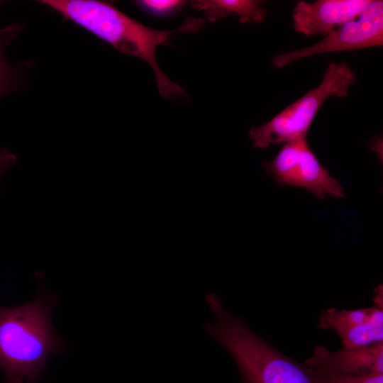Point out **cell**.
<instances>
[{"instance_id": "6da1fadb", "label": "cell", "mask_w": 383, "mask_h": 383, "mask_svg": "<svg viewBox=\"0 0 383 383\" xmlns=\"http://www.w3.org/2000/svg\"><path fill=\"white\" fill-rule=\"evenodd\" d=\"M40 2L121 52L147 62L154 71L162 96L174 99L187 95L180 86L170 80L160 69L155 50L159 45H167L170 35L174 33L198 30L204 24V19L191 18L176 29L157 30L131 18L107 2L95 0H43Z\"/></svg>"}, {"instance_id": "7a4b0ae2", "label": "cell", "mask_w": 383, "mask_h": 383, "mask_svg": "<svg viewBox=\"0 0 383 383\" xmlns=\"http://www.w3.org/2000/svg\"><path fill=\"white\" fill-rule=\"evenodd\" d=\"M53 308V301L43 292L21 305L0 306V367L6 377L33 383L61 350Z\"/></svg>"}, {"instance_id": "3957f363", "label": "cell", "mask_w": 383, "mask_h": 383, "mask_svg": "<svg viewBox=\"0 0 383 383\" xmlns=\"http://www.w3.org/2000/svg\"><path fill=\"white\" fill-rule=\"evenodd\" d=\"M211 309L214 318L205 330L231 355L242 383H314L304 365L270 345L221 301Z\"/></svg>"}, {"instance_id": "277c9868", "label": "cell", "mask_w": 383, "mask_h": 383, "mask_svg": "<svg viewBox=\"0 0 383 383\" xmlns=\"http://www.w3.org/2000/svg\"><path fill=\"white\" fill-rule=\"evenodd\" d=\"M357 78L346 62H331L321 83L289 104L270 121L252 127L248 136L255 148L266 149L271 144L287 143L307 131L324 101L331 96L344 97Z\"/></svg>"}, {"instance_id": "5b68a950", "label": "cell", "mask_w": 383, "mask_h": 383, "mask_svg": "<svg viewBox=\"0 0 383 383\" xmlns=\"http://www.w3.org/2000/svg\"><path fill=\"white\" fill-rule=\"evenodd\" d=\"M263 165L278 184L305 188L319 199L344 196L340 182L320 164L311 149L307 134L285 143L274 158Z\"/></svg>"}, {"instance_id": "8992f818", "label": "cell", "mask_w": 383, "mask_h": 383, "mask_svg": "<svg viewBox=\"0 0 383 383\" xmlns=\"http://www.w3.org/2000/svg\"><path fill=\"white\" fill-rule=\"evenodd\" d=\"M383 44V1L371 0L360 16L349 21L321 40L309 46L289 51L272 59L280 68L312 55L380 46Z\"/></svg>"}, {"instance_id": "52a82bcc", "label": "cell", "mask_w": 383, "mask_h": 383, "mask_svg": "<svg viewBox=\"0 0 383 383\" xmlns=\"http://www.w3.org/2000/svg\"><path fill=\"white\" fill-rule=\"evenodd\" d=\"M318 326L335 331L343 348L365 347L383 342V309L375 305L353 310L331 307L321 312Z\"/></svg>"}, {"instance_id": "ba28073f", "label": "cell", "mask_w": 383, "mask_h": 383, "mask_svg": "<svg viewBox=\"0 0 383 383\" xmlns=\"http://www.w3.org/2000/svg\"><path fill=\"white\" fill-rule=\"evenodd\" d=\"M371 0H317L296 4L293 28L305 35H327L342 24L356 18Z\"/></svg>"}, {"instance_id": "9c48e42d", "label": "cell", "mask_w": 383, "mask_h": 383, "mask_svg": "<svg viewBox=\"0 0 383 383\" xmlns=\"http://www.w3.org/2000/svg\"><path fill=\"white\" fill-rule=\"evenodd\" d=\"M303 365L326 373H383V342L355 349L343 348L335 352L323 345H317L312 357Z\"/></svg>"}, {"instance_id": "30bf717a", "label": "cell", "mask_w": 383, "mask_h": 383, "mask_svg": "<svg viewBox=\"0 0 383 383\" xmlns=\"http://www.w3.org/2000/svg\"><path fill=\"white\" fill-rule=\"evenodd\" d=\"M191 5L204 11L211 22L232 13L238 15L243 23L262 22L267 16V10L257 0H198Z\"/></svg>"}, {"instance_id": "8fae6325", "label": "cell", "mask_w": 383, "mask_h": 383, "mask_svg": "<svg viewBox=\"0 0 383 383\" xmlns=\"http://www.w3.org/2000/svg\"><path fill=\"white\" fill-rule=\"evenodd\" d=\"M20 29L21 26L18 23L0 29V97L14 90L20 84L19 74L9 64L4 53V46L16 36Z\"/></svg>"}, {"instance_id": "7c38bea8", "label": "cell", "mask_w": 383, "mask_h": 383, "mask_svg": "<svg viewBox=\"0 0 383 383\" xmlns=\"http://www.w3.org/2000/svg\"><path fill=\"white\" fill-rule=\"evenodd\" d=\"M306 368L314 383H383V373L334 374Z\"/></svg>"}, {"instance_id": "4fadbf2b", "label": "cell", "mask_w": 383, "mask_h": 383, "mask_svg": "<svg viewBox=\"0 0 383 383\" xmlns=\"http://www.w3.org/2000/svg\"><path fill=\"white\" fill-rule=\"evenodd\" d=\"M138 4L148 11L155 14H166L174 11L184 4L178 0H143Z\"/></svg>"}, {"instance_id": "5bb4252c", "label": "cell", "mask_w": 383, "mask_h": 383, "mask_svg": "<svg viewBox=\"0 0 383 383\" xmlns=\"http://www.w3.org/2000/svg\"><path fill=\"white\" fill-rule=\"evenodd\" d=\"M16 156L5 148H0V179L7 170L16 163Z\"/></svg>"}, {"instance_id": "9a60e30c", "label": "cell", "mask_w": 383, "mask_h": 383, "mask_svg": "<svg viewBox=\"0 0 383 383\" xmlns=\"http://www.w3.org/2000/svg\"><path fill=\"white\" fill-rule=\"evenodd\" d=\"M383 293H382V284L381 285H379V287L377 288H376L375 289V292H374V301L375 303V306L381 308V309H383V306H382V295Z\"/></svg>"}, {"instance_id": "2e32d148", "label": "cell", "mask_w": 383, "mask_h": 383, "mask_svg": "<svg viewBox=\"0 0 383 383\" xmlns=\"http://www.w3.org/2000/svg\"><path fill=\"white\" fill-rule=\"evenodd\" d=\"M4 383H25V382L21 380L6 377Z\"/></svg>"}]
</instances>
